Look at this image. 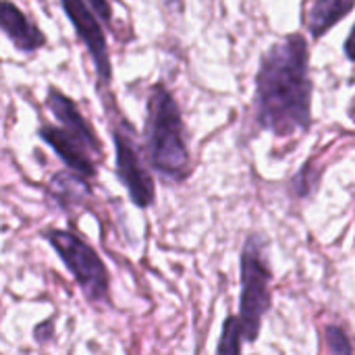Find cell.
<instances>
[{
    "mask_svg": "<svg viewBox=\"0 0 355 355\" xmlns=\"http://www.w3.org/2000/svg\"><path fill=\"white\" fill-rule=\"evenodd\" d=\"M310 48L302 33L275 42L256 75V123L277 137L308 131L312 125Z\"/></svg>",
    "mask_w": 355,
    "mask_h": 355,
    "instance_id": "cell-1",
    "label": "cell"
},
{
    "mask_svg": "<svg viewBox=\"0 0 355 355\" xmlns=\"http://www.w3.org/2000/svg\"><path fill=\"white\" fill-rule=\"evenodd\" d=\"M144 148L150 166L173 183L189 175V150L181 108L166 85L156 83L148 96Z\"/></svg>",
    "mask_w": 355,
    "mask_h": 355,
    "instance_id": "cell-2",
    "label": "cell"
},
{
    "mask_svg": "<svg viewBox=\"0 0 355 355\" xmlns=\"http://www.w3.org/2000/svg\"><path fill=\"white\" fill-rule=\"evenodd\" d=\"M270 281L272 272L262 258V243L258 237H248L241 252V300L239 320L243 341L256 343L262 331V320L270 310Z\"/></svg>",
    "mask_w": 355,
    "mask_h": 355,
    "instance_id": "cell-3",
    "label": "cell"
},
{
    "mask_svg": "<svg viewBox=\"0 0 355 355\" xmlns=\"http://www.w3.org/2000/svg\"><path fill=\"white\" fill-rule=\"evenodd\" d=\"M44 239L56 250L62 264L71 270L75 283L83 291L85 300L94 306L108 302L110 279L100 256L77 235L62 229L44 231Z\"/></svg>",
    "mask_w": 355,
    "mask_h": 355,
    "instance_id": "cell-4",
    "label": "cell"
},
{
    "mask_svg": "<svg viewBox=\"0 0 355 355\" xmlns=\"http://www.w3.org/2000/svg\"><path fill=\"white\" fill-rule=\"evenodd\" d=\"M112 139H114V152H116V177L125 185L129 200L137 208H148L156 200L154 179L148 173L137 146L131 141L127 133L112 127Z\"/></svg>",
    "mask_w": 355,
    "mask_h": 355,
    "instance_id": "cell-5",
    "label": "cell"
},
{
    "mask_svg": "<svg viewBox=\"0 0 355 355\" xmlns=\"http://www.w3.org/2000/svg\"><path fill=\"white\" fill-rule=\"evenodd\" d=\"M64 15L71 19L79 40L85 44L96 73L104 83H110L112 79V64H110V54H108V44L104 37V31L100 27V21L96 19L94 8H89L83 0H60Z\"/></svg>",
    "mask_w": 355,
    "mask_h": 355,
    "instance_id": "cell-6",
    "label": "cell"
},
{
    "mask_svg": "<svg viewBox=\"0 0 355 355\" xmlns=\"http://www.w3.org/2000/svg\"><path fill=\"white\" fill-rule=\"evenodd\" d=\"M37 133L44 139V144L50 146L75 175H81V177L96 175V162L92 160L94 152L83 141H79L75 135H71L64 127L44 125V127H40Z\"/></svg>",
    "mask_w": 355,
    "mask_h": 355,
    "instance_id": "cell-7",
    "label": "cell"
},
{
    "mask_svg": "<svg viewBox=\"0 0 355 355\" xmlns=\"http://www.w3.org/2000/svg\"><path fill=\"white\" fill-rule=\"evenodd\" d=\"M46 106L48 110L54 114V119L71 133L75 135L79 141H83L92 152L94 156H102V144L98 141L94 129L89 127V123L83 119V114L79 112L77 104L64 96L60 89L56 87H48V94H46Z\"/></svg>",
    "mask_w": 355,
    "mask_h": 355,
    "instance_id": "cell-8",
    "label": "cell"
},
{
    "mask_svg": "<svg viewBox=\"0 0 355 355\" xmlns=\"http://www.w3.org/2000/svg\"><path fill=\"white\" fill-rule=\"evenodd\" d=\"M0 27L6 33V37L12 42V46L21 52H35L42 46H46L44 31L31 23L25 12L10 0H4L0 6Z\"/></svg>",
    "mask_w": 355,
    "mask_h": 355,
    "instance_id": "cell-9",
    "label": "cell"
},
{
    "mask_svg": "<svg viewBox=\"0 0 355 355\" xmlns=\"http://www.w3.org/2000/svg\"><path fill=\"white\" fill-rule=\"evenodd\" d=\"M354 6L355 0H314L306 19L310 35L314 40H320L327 31L341 23L354 10Z\"/></svg>",
    "mask_w": 355,
    "mask_h": 355,
    "instance_id": "cell-10",
    "label": "cell"
},
{
    "mask_svg": "<svg viewBox=\"0 0 355 355\" xmlns=\"http://www.w3.org/2000/svg\"><path fill=\"white\" fill-rule=\"evenodd\" d=\"M241 339H243L241 320L229 316L223 324L220 343L216 347V354H239L241 352Z\"/></svg>",
    "mask_w": 355,
    "mask_h": 355,
    "instance_id": "cell-11",
    "label": "cell"
},
{
    "mask_svg": "<svg viewBox=\"0 0 355 355\" xmlns=\"http://www.w3.org/2000/svg\"><path fill=\"white\" fill-rule=\"evenodd\" d=\"M327 345L333 354H352V343L341 327H327Z\"/></svg>",
    "mask_w": 355,
    "mask_h": 355,
    "instance_id": "cell-12",
    "label": "cell"
},
{
    "mask_svg": "<svg viewBox=\"0 0 355 355\" xmlns=\"http://www.w3.org/2000/svg\"><path fill=\"white\" fill-rule=\"evenodd\" d=\"M87 4L94 8V12H96L104 23H110V21H112V10H110L108 0H87Z\"/></svg>",
    "mask_w": 355,
    "mask_h": 355,
    "instance_id": "cell-13",
    "label": "cell"
},
{
    "mask_svg": "<svg viewBox=\"0 0 355 355\" xmlns=\"http://www.w3.org/2000/svg\"><path fill=\"white\" fill-rule=\"evenodd\" d=\"M343 50H345V56L355 62V25L354 29L349 31V35H347V40H345V46H343Z\"/></svg>",
    "mask_w": 355,
    "mask_h": 355,
    "instance_id": "cell-14",
    "label": "cell"
},
{
    "mask_svg": "<svg viewBox=\"0 0 355 355\" xmlns=\"http://www.w3.org/2000/svg\"><path fill=\"white\" fill-rule=\"evenodd\" d=\"M162 2V6L166 8V10H173V12H181L183 10V0H160Z\"/></svg>",
    "mask_w": 355,
    "mask_h": 355,
    "instance_id": "cell-15",
    "label": "cell"
}]
</instances>
